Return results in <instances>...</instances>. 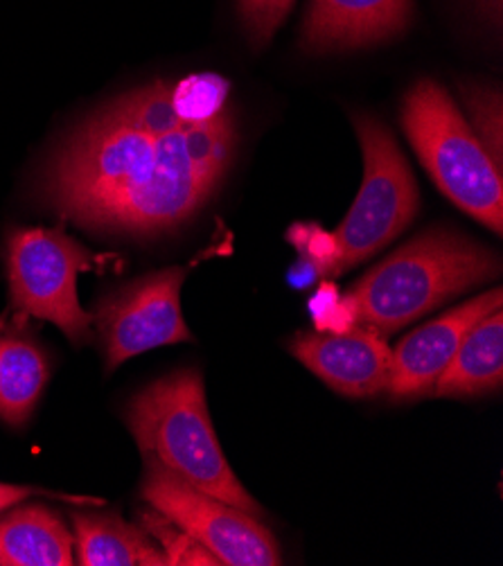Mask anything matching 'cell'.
<instances>
[{
    "label": "cell",
    "mask_w": 503,
    "mask_h": 566,
    "mask_svg": "<svg viewBox=\"0 0 503 566\" xmlns=\"http://www.w3.org/2000/svg\"><path fill=\"white\" fill-rule=\"evenodd\" d=\"M463 102L470 111L472 129L488 149V154L494 158V163L501 167L503 163V116H501V93L492 86H479V84H465L463 86Z\"/></svg>",
    "instance_id": "17"
},
{
    "label": "cell",
    "mask_w": 503,
    "mask_h": 566,
    "mask_svg": "<svg viewBox=\"0 0 503 566\" xmlns=\"http://www.w3.org/2000/svg\"><path fill=\"white\" fill-rule=\"evenodd\" d=\"M229 88V82L214 73L190 75L172 84V111L186 123H206L227 108Z\"/></svg>",
    "instance_id": "16"
},
{
    "label": "cell",
    "mask_w": 503,
    "mask_h": 566,
    "mask_svg": "<svg viewBox=\"0 0 503 566\" xmlns=\"http://www.w3.org/2000/svg\"><path fill=\"white\" fill-rule=\"evenodd\" d=\"M316 277H318L316 266L312 262L303 260V258H301V262L294 269H290V282H292L294 287H298V290L310 287Z\"/></svg>",
    "instance_id": "23"
},
{
    "label": "cell",
    "mask_w": 503,
    "mask_h": 566,
    "mask_svg": "<svg viewBox=\"0 0 503 566\" xmlns=\"http://www.w3.org/2000/svg\"><path fill=\"white\" fill-rule=\"evenodd\" d=\"M494 251L447 229H431L388 255L350 287L357 325L388 336L442 303L496 277Z\"/></svg>",
    "instance_id": "2"
},
{
    "label": "cell",
    "mask_w": 503,
    "mask_h": 566,
    "mask_svg": "<svg viewBox=\"0 0 503 566\" xmlns=\"http://www.w3.org/2000/svg\"><path fill=\"white\" fill-rule=\"evenodd\" d=\"M186 275L181 266L156 271L97 303L93 321L99 329L108 373L154 348L192 342L181 314Z\"/></svg>",
    "instance_id": "8"
},
{
    "label": "cell",
    "mask_w": 503,
    "mask_h": 566,
    "mask_svg": "<svg viewBox=\"0 0 503 566\" xmlns=\"http://www.w3.org/2000/svg\"><path fill=\"white\" fill-rule=\"evenodd\" d=\"M97 262V253L64 231L12 229L6 240V264L17 318L50 321L75 346L88 344L93 314L80 305L77 277Z\"/></svg>",
    "instance_id": "6"
},
{
    "label": "cell",
    "mask_w": 503,
    "mask_h": 566,
    "mask_svg": "<svg viewBox=\"0 0 503 566\" xmlns=\"http://www.w3.org/2000/svg\"><path fill=\"white\" fill-rule=\"evenodd\" d=\"M140 494L154 511L195 537L221 564H281V551L273 535L253 515L197 490L154 459H145Z\"/></svg>",
    "instance_id": "7"
},
{
    "label": "cell",
    "mask_w": 503,
    "mask_h": 566,
    "mask_svg": "<svg viewBox=\"0 0 503 566\" xmlns=\"http://www.w3.org/2000/svg\"><path fill=\"white\" fill-rule=\"evenodd\" d=\"M45 353L21 334H0V420L23 427L48 384Z\"/></svg>",
    "instance_id": "15"
},
{
    "label": "cell",
    "mask_w": 503,
    "mask_h": 566,
    "mask_svg": "<svg viewBox=\"0 0 503 566\" xmlns=\"http://www.w3.org/2000/svg\"><path fill=\"white\" fill-rule=\"evenodd\" d=\"M75 537L52 507L30 503L0 517V566H71Z\"/></svg>",
    "instance_id": "12"
},
{
    "label": "cell",
    "mask_w": 503,
    "mask_h": 566,
    "mask_svg": "<svg viewBox=\"0 0 503 566\" xmlns=\"http://www.w3.org/2000/svg\"><path fill=\"white\" fill-rule=\"evenodd\" d=\"M310 314L318 332L342 334L357 325V314L350 296H342L334 285H323L310 301Z\"/></svg>",
    "instance_id": "21"
},
{
    "label": "cell",
    "mask_w": 503,
    "mask_h": 566,
    "mask_svg": "<svg viewBox=\"0 0 503 566\" xmlns=\"http://www.w3.org/2000/svg\"><path fill=\"white\" fill-rule=\"evenodd\" d=\"M77 562L82 566H170L151 537L116 513L73 511Z\"/></svg>",
    "instance_id": "14"
},
{
    "label": "cell",
    "mask_w": 503,
    "mask_h": 566,
    "mask_svg": "<svg viewBox=\"0 0 503 566\" xmlns=\"http://www.w3.org/2000/svg\"><path fill=\"white\" fill-rule=\"evenodd\" d=\"M170 91L156 82L84 123L50 160L43 197L86 229L156 235L186 223L229 172L238 129L231 108L181 120Z\"/></svg>",
    "instance_id": "1"
},
{
    "label": "cell",
    "mask_w": 503,
    "mask_h": 566,
    "mask_svg": "<svg viewBox=\"0 0 503 566\" xmlns=\"http://www.w3.org/2000/svg\"><path fill=\"white\" fill-rule=\"evenodd\" d=\"M364 154V181L337 240V273L368 260L400 238L420 208V190L394 134L377 118H353Z\"/></svg>",
    "instance_id": "5"
},
{
    "label": "cell",
    "mask_w": 503,
    "mask_h": 566,
    "mask_svg": "<svg viewBox=\"0 0 503 566\" xmlns=\"http://www.w3.org/2000/svg\"><path fill=\"white\" fill-rule=\"evenodd\" d=\"M503 294L492 290L479 298L444 312L425 327L413 329L394 350L386 392L394 400H420L433 395L442 370L450 366L463 336L488 314L501 310Z\"/></svg>",
    "instance_id": "10"
},
{
    "label": "cell",
    "mask_w": 503,
    "mask_h": 566,
    "mask_svg": "<svg viewBox=\"0 0 503 566\" xmlns=\"http://www.w3.org/2000/svg\"><path fill=\"white\" fill-rule=\"evenodd\" d=\"M140 528L163 544V553L170 559V564H203L214 566L221 564L206 546H201L195 537H190L186 531H181L177 524H172L167 517H163L154 507L140 513Z\"/></svg>",
    "instance_id": "18"
},
{
    "label": "cell",
    "mask_w": 503,
    "mask_h": 566,
    "mask_svg": "<svg viewBox=\"0 0 503 566\" xmlns=\"http://www.w3.org/2000/svg\"><path fill=\"white\" fill-rule=\"evenodd\" d=\"M143 459H154L197 490L260 517V503L242 488L214 436L203 379L197 368L177 370L138 392L127 409Z\"/></svg>",
    "instance_id": "3"
},
{
    "label": "cell",
    "mask_w": 503,
    "mask_h": 566,
    "mask_svg": "<svg viewBox=\"0 0 503 566\" xmlns=\"http://www.w3.org/2000/svg\"><path fill=\"white\" fill-rule=\"evenodd\" d=\"M290 242L296 244L303 260L312 262L318 275H337V240L314 223H296L290 229Z\"/></svg>",
    "instance_id": "20"
},
{
    "label": "cell",
    "mask_w": 503,
    "mask_h": 566,
    "mask_svg": "<svg viewBox=\"0 0 503 566\" xmlns=\"http://www.w3.org/2000/svg\"><path fill=\"white\" fill-rule=\"evenodd\" d=\"M34 494H52L45 490H36V488H28V485H10V483H0V515L8 513L10 507L19 505L21 501H25L28 496Z\"/></svg>",
    "instance_id": "22"
},
{
    "label": "cell",
    "mask_w": 503,
    "mask_h": 566,
    "mask_svg": "<svg viewBox=\"0 0 503 566\" xmlns=\"http://www.w3.org/2000/svg\"><path fill=\"white\" fill-rule=\"evenodd\" d=\"M294 0H238L242 25L255 48H262L287 19Z\"/></svg>",
    "instance_id": "19"
},
{
    "label": "cell",
    "mask_w": 503,
    "mask_h": 566,
    "mask_svg": "<svg viewBox=\"0 0 503 566\" xmlns=\"http://www.w3.org/2000/svg\"><path fill=\"white\" fill-rule=\"evenodd\" d=\"M413 21V0H310L301 45L312 54L377 45Z\"/></svg>",
    "instance_id": "11"
},
{
    "label": "cell",
    "mask_w": 503,
    "mask_h": 566,
    "mask_svg": "<svg viewBox=\"0 0 503 566\" xmlns=\"http://www.w3.org/2000/svg\"><path fill=\"white\" fill-rule=\"evenodd\" d=\"M503 381V312L483 316L433 386L438 398H472L499 390Z\"/></svg>",
    "instance_id": "13"
},
{
    "label": "cell",
    "mask_w": 503,
    "mask_h": 566,
    "mask_svg": "<svg viewBox=\"0 0 503 566\" xmlns=\"http://www.w3.org/2000/svg\"><path fill=\"white\" fill-rule=\"evenodd\" d=\"M479 3L485 10V14L492 17V21L501 19V3H503V0H479Z\"/></svg>",
    "instance_id": "24"
},
{
    "label": "cell",
    "mask_w": 503,
    "mask_h": 566,
    "mask_svg": "<svg viewBox=\"0 0 503 566\" xmlns=\"http://www.w3.org/2000/svg\"><path fill=\"white\" fill-rule=\"evenodd\" d=\"M290 350L329 388L348 398H373L388 388L394 350L373 327L353 325L342 334L301 332Z\"/></svg>",
    "instance_id": "9"
},
{
    "label": "cell",
    "mask_w": 503,
    "mask_h": 566,
    "mask_svg": "<svg viewBox=\"0 0 503 566\" xmlns=\"http://www.w3.org/2000/svg\"><path fill=\"white\" fill-rule=\"evenodd\" d=\"M402 127L433 184L496 235L503 231L501 167L440 84L420 80L402 102Z\"/></svg>",
    "instance_id": "4"
}]
</instances>
